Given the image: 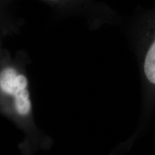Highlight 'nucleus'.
Returning <instances> with one entry per match:
<instances>
[{
    "instance_id": "nucleus-1",
    "label": "nucleus",
    "mask_w": 155,
    "mask_h": 155,
    "mask_svg": "<svg viewBox=\"0 0 155 155\" xmlns=\"http://www.w3.org/2000/svg\"><path fill=\"white\" fill-rule=\"evenodd\" d=\"M28 54L19 50L16 58L0 68V109L25 134L19 144L24 155H34L40 150L50 148L53 141L37 127L27 65Z\"/></svg>"
},
{
    "instance_id": "nucleus-2",
    "label": "nucleus",
    "mask_w": 155,
    "mask_h": 155,
    "mask_svg": "<svg viewBox=\"0 0 155 155\" xmlns=\"http://www.w3.org/2000/svg\"><path fill=\"white\" fill-rule=\"evenodd\" d=\"M144 72L148 80L155 84V41L147 52L144 62Z\"/></svg>"
}]
</instances>
